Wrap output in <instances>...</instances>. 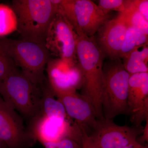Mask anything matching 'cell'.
<instances>
[{"mask_svg":"<svg viewBox=\"0 0 148 148\" xmlns=\"http://www.w3.org/2000/svg\"><path fill=\"white\" fill-rule=\"evenodd\" d=\"M78 63L84 79L83 96L90 103L98 120L105 119L102 106L104 86V54L94 36H78L76 47Z\"/></svg>","mask_w":148,"mask_h":148,"instance_id":"cell-1","label":"cell"},{"mask_svg":"<svg viewBox=\"0 0 148 148\" xmlns=\"http://www.w3.org/2000/svg\"><path fill=\"white\" fill-rule=\"evenodd\" d=\"M59 0H13L21 39L45 44L46 37L58 11Z\"/></svg>","mask_w":148,"mask_h":148,"instance_id":"cell-2","label":"cell"},{"mask_svg":"<svg viewBox=\"0 0 148 148\" xmlns=\"http://www.w3.org/2000/svg\"><path fill=\"white\" fill-rule=\"evenodd\" d=\"M0 95L8 106L27 117L39 113L41 85L35 84L16 67L2 81Z\"/></svg>","mask_w":148,"mask_h":148,"instance_id":"cell-3","label":"cell"},{"mask_svg":"<svg viewBox=\"0 0 148 148\" xmlns=\"http://www.w3.org/2000/svg\"><path fill=\"white\" fill-rule=\"evenodd\" d=\"M120 59L112 60L108 68L104 71L102 106L105 119L112 120L119 115L129 114L127 100L130 75Z\"/></svg>","mask_w":148,"mask_h":148,"instance_id":"cell-4","label":"cell"},{"mask_svg":"<svg viewBox=\"0 0 148 148\" xmlns=\"http://www.w3.org/2000/svg\"><path fill=\"white\" fill-rule=\"evenodd\" d=\"M9 51L16 67L31 81L41 85L47 80L45 71L51 54L45 44L10 39Z\"/></svg>","mask_w":148,"mask_h":148,"instance_id":"cell-5","label":"cell"},{"mask_svg":"<svg viewBox=\"0 0 148 148\" xmlns=\"http://www.w3.org/2000/svg\"><path fill=\"white\" fill-rule=\"evenodd\" d=\"M57 12L70 22L78 36H94L109 19L108 14L90 0H59Z\"/></svg>","mask_w":148,"mask_h":148,"instance_id":"cell-6","label":"cell"},{"mask_svg":"<svg viewBox=\"0 0 148 148\" xmlns=\"http://www.w3.org/2000/svg\"><path fill=\"white\" fill-rule=\"evenodd\" d=\"M78 36L70 22L57 12L48 31L46 47L51 54L72 64L77 63L76 47Z\"/></svg>","mask_w":148,"mask_h":148,"instance_id":"cell-7","label":"cell"},{"mask_svg":"<svg viewBox=\"0 0 148 148\" xmlns=\"http://www.w3.org/2000/svg\"><path fill=\"white\" fill-rule=\"evenodd\" d=\"M48 83L55 96L76 92L84 83L78 63L72 64L57 58H50L47 65Z\"/></svg>","mask_w":148,"mask_h":148,"instance_id":"cell-8","label":"cell"},{"mask_svg":"<svg viewBox=\"0 0 148 148\" xmlns=\"http://www.w3.org/2000/svg\"><path fill=\"white\" fill-rule=\"evenodd\" d=\"M33 119L31 134L43 145L57 142L64 138H71L81 143L79 127L75 122L72 124L70 118H49L38 114Z\"/></svg>","mask_w":148,"mask_h":148,"instance_id":"cell-9","label":"cell"},{"mask_svg":"<svg viewBox=\"0 0 148 148\" xmlns=\"http://www.w3.org/2000/svg\"><path fill=\"white\" fill-rule=\"evenodd\" d=\"M90 135L100 148H123L137 140L141 130L138 127L118 125L112 120H98Z\"/></svg>","mask_w":148,"mask_h":148,"instance_id":"cell-10","label":"cell"},{"mask_svg":"<svg viewBox=\"0 0 148 148\" xmlns=\"http://www.w3.org/2000/svg\"><path fill=\"white\" fill-rule=\"evenodd\" d=\"M127 104L131 121L139 128L148 119V73L130 75Z\"/></svg>","mask_w":148,"mask_h":148,"instance_id":"cell-11","label":"cell"},{"mask_svg":"<svg viewBox=\"0 0 148 148\" xmlns=\"http://www.w3.org/2000/svg\"><path fill=\"white\" fill-rule=\"evenodd\" d=\"M29 137L21 117L0 98V141L9 148H22Z\"/></svg>","mask_w":148,"mask_h":148,"instance_id":"cell-12","label":"cell"},{"mask_svg":"<svg viewBox=\"0 0 148 148\" xmlns=\"http://www.w3.org/2000/svg\"><path fill=\"white\" fill-rule=\"evenodd\" d=\"M127 26L119 14L116 18L108 19L97 32V44L105 54L112 60L119 58Z\"/></svg>","mask_w":148,"mask_h":148,"instance_id":"cell-13","label":"cell"},{"mask_svg":"<svg viewBox=\"0 0 148 148\" xmlns=\"http://www.w3.org/2000/svg\"><path fill=\"white\" fill-rule=\"evenodd\" d=\"M56 97L64 105L67 115L78 125H83L85 128H95L98 121L96 114L92 105L84 96L76 92Z\"/></svg>","mask_w":148,"mask_h":148,"instance_id":"cell-14","label":"cell"},{"mask_svg":"<svg viewBox=\"0 0 148 148\" xmlns=\"http://www.w3.org/2000/svg\"><path fill=\"white\" fill-rule=\"evenodd\" d=\"M42 96L39 113L49 118H69L62 103L56 99L55 94L48 82L45 81L41 85Z\"/></svg>","mask_w":148,"mask_h":148,"instance_id":"cell-15","label":"cell"},{"mask_svg":"<svg viewBox=\"0 0 148 148\" xmlns=\"http://www.w3.org/2000/svg\"><path fill=\"white\" fill-rule=\"evenodd\" d=\"M17 19L12 7L0 4V38L17 31Z\"/></svg>","mask_w":148,"mask_h":148,"instance_id":"cell-16","label":"cell"},{"mask_svg":"<svg viewBox=\"0 0 148 148\" xmlns=\"http://www.w3.org/2000/svg\"><path fill=\"white\" fill-rule=\"evenodd\" d=\"M127 26H130L143 32L145 34H148V21L138 11L130 1L129 5L126 10L122 13H119Z\"/></svg>","mask_w":148,"mask_h":148,"instance_id":"cell-17","label":"cell"},{"mask_svg":"<svg viewBox=\"0 0 148 148\" xmlns=\"http://www.w3.org/2000/svg\"><path fill=\"white\" fill-rule=\"evenodd\" d=\"M10 39L0 38V80L3 81L16 66L9 51Z\"/></svg>","mask_w":148,"mask_h":148,"instance_id":"cell-18","label":"cell"},{"mask_svg":"<svg viewBox=\"0 0 148 148\" xmlns=\"http://www.w3.org/2000/svg\"><path fill=\"white\" fill-rule=\"evenodd\" d=\"M138 48L135 49L123 63L125 69L130 75L139 73H148L147 64L143 61Z\"/></svg>","mask_w":148,"mask_h":148,"instance_id":"cell-19","label":"cell"},{"mask_svg":"<svg viewBox=\"0 0 148 148\" xmlns=\"http://www.w3.org/2000/svg\"><path fill=\"white\" fill-rule=\"evenodd\" d=\"M135 29L127 26V31L119 54V58H126L135 49L138 48L136 46Z\"/></svg>","mask_w":148,"mask_h":148,"instance_id":"cell-20","label":"cell"},{"mask_svg":"<svg viewBox=\"0 0 148 148\" xmlns=\"http://www.w3.org/2000/svg\"><path fill=\"white\" fill-rule=\"evenodd\" d=\"M130 1L124 0H100L98 7L107 14L111 11H116L122 13L126 10Z\"/></svg>","mask_w":148,"mask_h":148,"instance_id":"cell-21","label":"cell"},{"mask_svg":"<svg viewBox=\"0 0 148 148\" xmlns=\"http://www.w3.org/2000/svg\"><path fill=\"white\" fill-rule=\"evenodd\" d=\"M81 134V143L82 148H100L88 134L86 129L82 125H79Z\"/></svg>","mask_w":148,"mask_h":148,"instance_id":"cell-22","label":"cell"},{"mask_svg":"<svg viewBox=\"0 0 148 148\" xmlns=\"http://www.w3.org/2000/svg\"><path fill=\"white\" fill-rule=\"evenodd\" d=\"M132 3L139 13L148 21V0H133Z\"/></svg>","mask_w":148,"mask_h":148,"instance_id":"cell-23","label":"cell"},{"mask_svg":"<svg viewBox=\"0 0 148 148\" xmlns=\"http://www.w3.org/2000/svg\"><path fill=\"white\" fill-rule=\"evenodd\" d=\"M135 30L137 47L139 48L147 44L148 35L145 34L138 29H135Z\"/></svg>","mask_w":148,"mask_h":148,"instance_id":"cell-24","label":"cell"},{"mask_svg":"<svg viewBox=\"0 0 148 148\" xmlns=\"http://www.w3.org/2000/svg\"><path fill=\"white\" fill-rule=\"evenodd\" d=\"M146 122L145 126L142 132L143 134L139 138V140H137L139 143L143 145V143L148 142V119Z\"/></svg>","mask_w":148,"mask_h":148,"instance_id":"cell-25","label":"cell"},{"mask_svg":"<svg viewBox=\"0 0 148 148\" xmlns=\"http://www.w3.org/2000/svg\"><path fill=\"white\" fill-rule=\"evenodd\" d=\"M140 55L143 61L147 64L148 58V48L147 44L144 45V48L141 51H140Z\"/></svg>","mask_w":148,"mask_h":148,"instance_id":"cell-26","label":"cell"},{"mask_svg":"<svg viewBox=\"0 0 148 148\" xmlns=\"http://www.w3.org/2000/svg\"><path fill=\"white\" fill-rule=\"evenodd\" d=\"M123 148H148L147 146L141 144L137 140Z\"/></svg>","mask_w":148,"mask_h":148,"instance_id":"cell-27","label":"cell"},{"mask_svg":"<svg viewBox=\"0 0 148 148\" xmlns=\"http://www.w3.org/2000/svg\"><path fill=\"white\" fill-rule=\"evenodd\" d=\"M5 147H6L5 145L0 141V148H5Z\"/></svg>","mask_w":148,"mask_h":148,"instance_id":"cell-28","label":"cell"},{"mask_svg":"<svg viewBox=\"0 0 148 148\" xmlns=\"http://www.w3.org/2000/svg\"><path fill=\"white\" fill-rule=\"evenodd\" d=\"M2 82V81L0 80V89H1V86Z\"/></svg>","mask_w":148,"mask_h":148,"instance_id":"cell-29","label":"cell"}]
</instances>
